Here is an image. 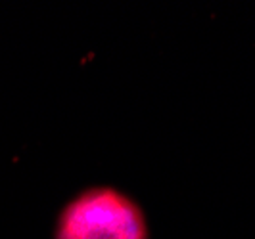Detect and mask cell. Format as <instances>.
I'll return each instance as SVG.
<instances>
[{"label": "cell", "instance_id": "cell-1", "mask_svg": "<svg viewBox=\"0 0 255 239\" xmlns=\"http://www.w3.org/2000/svg\"><path fill=\"white\" fill-rule=\"evenodd\" d=\"M54 239H148L142 209L114 188H90L67 203Z\"/></svg>", "mask_w": 255, "mask_h": 239}]
</instances>
